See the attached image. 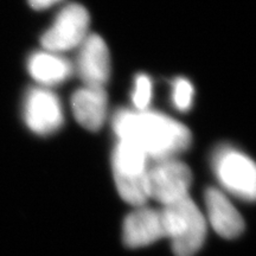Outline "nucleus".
Masks as SVG:
<instances>
[{"instance_id": "nucleus-1", "label": "nucleus", "mask_w": 256, "mask_h": 256, "mask_svg": "<svg viewBox=\"0 0 256 256\" xmlns=\"http://www.w3.org/2000/svg\"><path fill=\"white\" fill-rule=\"evenodd\" d=\"M113 128L120 140L136 144L156 162L172 159L191 145L186 126L156 112L121 110L115 114Z\"/></svg>"}, {"instance_id": "nucleus-2", "label": "nucleus", "mask_w": 256, "mask_h": 256, "mask_svg": "<svg viewBox=\"0 0 256 256\" xmlns=\"http://www.w3.org/2000/svg\"><path fill=\"white\" fill-rule=\"evenodd\" d=\"M162 217L165 238L172 243L176 256H194L206 238V216L192 198L186 196L162 206Z\"/></svg>"}, {"instance_id": "nucleus-3", "label": "nucleus", "mask_w": 256, "mask_h": 256, "mask_svg": "<svg viewBox=\"0 0 256 256\" xmlns=\"http://www.w3.org/2000/svg\"><path fill=\"white\" fill-rule=\"evenodd\" d=\"M146 153L136 144L120 140L113 153V174L121 198L133 206H144L148 200L146 188Z\"/></svg>"}, {"instance_id": "nucleus-4", "label": "nucleus", "mask_w": 256, "mask_h": 256, "mask_svg": "<svg viewBox=\"0 0 256 256\" xmlns=\"http://www.w3.org/2000/svg\"><path fill=\"white\" fill-rule=\"evenodd\" d=\"M191 183V170L177 160H160L147 168V194L162 206L188 196Z\"/></svg>"}, {"instance_id": "nucleus-5", "label": "nucleus", "mask_w": 256, "mask_h": 256, "mask_svg": "<svg viewBox=\"0 0 256 256\" xmlns=\"http://www.w3.org/2000/svg\"><path fill=\"white\" fill-rule=\"evenodd\" d=\"M214 168L226 190L246 200H254L256 191L255 165L247 156L224 147L214 156Z\"/></svg>"}, {"instance_id": "nucleus-6", "label": "nucleus", "mask_w": 256, "mask_h": 256, "mask_svg": "<svg viewBox=\"0 0 256 256\" xmlns=\"http://www.w3.org/2000/svg\"><path fill=\"white\" fill-rule=\"evenodd\" d=\"M89 14L83 6L70 4L57 16L52 26L42 36V46L51 52L66 51L81 46L87 37Z\"/></svg>"}, {"instance_id": "nucleus-7", "label": "nucleus", "mask_w": 256, "mask_h": 256, "mask_svg": "<svg viewBox=\"0 0 256 256\" xmlns=\"http://www.w3.org/2000/svg\"><path fill=\"white\" fill-rule=\"evenodd\" d=\"M23 115L28 127L37 134L54 133L63 124V112L58 98L46 89L32 88L26 92Z\"/></svg>"}, {"instance_id": "nucleus-8", "label": "nucleus", "mask_w": 256, "mask_h": 256, "mask_svg": "<svg viewBox=\"0 0 256 256\" xmlns=\"http://www.w3.org/2000/svg\"><path fill=\"white\" fill-rule=\"evenodd\" d=\"M78 72L86 87L104 88L110 78V51L104 40L98 34H89L82 42Z\"/></svg>"}, {"instance_id": "nucleus-9", "label": "nucleus", "mask_w": 256, "mask_h": 256, "mask_svg": "<svg viewBox=\"0 0 256 256\" xmlns=\"http://www.w3.org/2000/svg\"><path fill=\"white\" fill-rule=\"evenodd\" d=\"M122 238L130 248H142L165 238L162 211L138 206L124 222Z\"/></svg>"}, {"instance_id": "nucleus-10", "label": "nucleus", "mask_w": 256, "mask_h": 256, "mask_svg": "<svg viewBox=\"0 0 256 256\" xmlns=\"http://www.w3.org/2000/svg\"><path fill=\"white\" fill-rule=\"evenodd\" d=\"M206 223H210L217 235L223 238H236L244 230V220L241 214L223 192L217 188H208L206 192Z\"/></svg>"}, {"instance_id": "nucleus-11", "label": "nucleus", "mask_w": 256, "mask_h": 256, "mask_svg": "<svg viewBox=\"0 0 256 256\" xmlns=\"http://www.w3.org/2000/svg\"><path fill=\"white\" fill-rule=\"evenodd\" d=\"M72 113L78 124L89 130H98L107 114V92L104 88L84 87L72 98Z\"/></svg>"}, {"instance_id": "nucleus-12", "label": "nucleus", "mask_w": 256, "mask_h": 256, "mask_svg": "<svg viewBox=\"0 0 256 256\" xmlns=\"http://www.w3.org/2000/svg\"><path fill=\"white\" fill-rule=\"evenodd\" d=\"M30 75L37 82L54 86L66 81L72 75V66L68 60L49 52H34L28 62Z\"/></svg>"}, {"instance_id": "nucleus-13", "label": "nucleus", "mask_w": 256, "mask_h": 256, "mask_svg": "<svg viewBox=\"0 0 256 256\" xmlns=\"http://www.w3.org/2000/svg\"><path fill=\"white\" fill-rule=\"evenodd\" d=\"M194 98V87L188 80L177 78L174 83V102L179 110H190Z\"/></svg>"}, {"instance_id": "nucleus-14", "label": "nucleus", "mask_w": 256, "mask_h": 256, "mask_svg": "<svg viewBox=\"0 0 256 256\" xmlns=\"http://www.w3.org/2000/svg\"><path fill=\"white\" fill-rule=\"evenodd\" d=\"M152 98V82L146 75H138L136 80V90L133 94V102L139 110H145Z\"/></svg>"}, {"instance_id": "nucleus-15", "label": "nucleus", "mask_w": 256, "mask_h": 256, "mask_svg": "<svg viewBox=\"0 0 256 256\" xmlns=\"http://www.w3.org/2000/svg\"><path fill=\"white\" fill-rule=\"evenodd\" d=\"M58 2H60V0H28V4L34 10H43L50 8V6H52Z\"/></svg>"}]
</instances>
